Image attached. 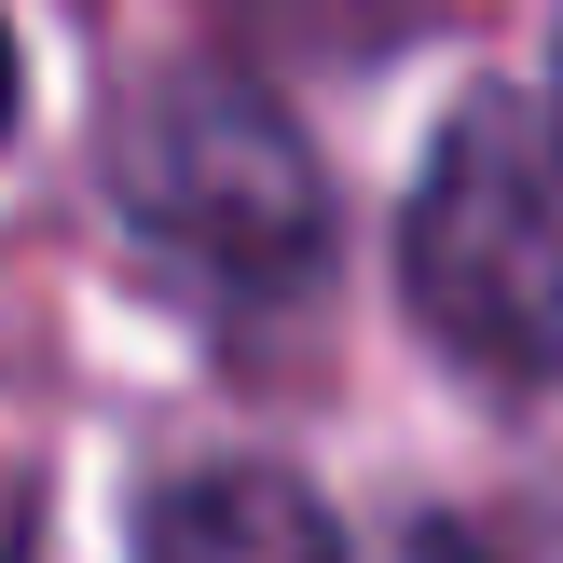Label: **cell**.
Segmentation results:
<instances>
[{"label":"cell","mask_w":563,"mask_h":563,"mask_svg":"<svg viewBox=\"0 0 563 563\" xmlns=\"http://www.w3.org/2000/svg\"><path fill=\"white\" fill-rule=\"evenodd\" d=\"M110 207L220 302H302L330 275V165L262 69L165 55L110 110Z\"/></svg>","instance_id":"6da1fadb"},{"label":"cell","mask_w":563,"mask_h":563,"mask_svg":"<svg viewBox=\"0 0 563 563\" xmlns=\"http://www.w3.org/2000/svg\"><path fill=\"white\" fill-rule=\"evenodd\" d=\"M399 302L482 385L563 372V137L537 97H467L427 137L399 207Z\"/></svg>","instance_id":"7a4b0ae2"},{"label":"cell","mask_w":563,"mask_h":563,"mask_svg":"<svg viewBox=\"0 0 563 563\" xmlns=\"http://www.w3.org/2000/svg\"><path fill=\"white\" fill-rule=\"evenodd\" d=\"M124 563H357V537H344V509H330L302 467L207 454V467H165V482L137 495Z\"/></svg>","instance_id":"3957f363"},{"label":"cell","mask_w":563,"mask_h":563,"mask_svg":"<svg viewBox=\"0 0 563 563\" xmlns=\"http://www.w3.org/2000/svg\"><path fill=\"white\" fill-rule=\"evenodd\" d=\"M399 563H509V550L467 537V522H412V550H399Z\"/></svg>","instance_id":"277c9868"},{"label":"cell","mask_w":563,"mask_h":563,"mask_svg":"<svg viewBox=\"0 0 563 563\" xmlns=\"http://www.w3.org/2000/svg\"><path fill=\"white\" fill-rule=\"evenodd\" d=\"M0 563H27V482L0 467Z\"/></svg>","instance_id":"5b68a950"},{"label":"cell","mask_w":563,"mask_h":563,"mask_svg":"<svg viewBox=\"0 0 563 563\" xmlns=\"http://www.w3.org/2000/svg\"><path fill=\"white\" fill-rule=\"evenodd\" d=\"M14 110H27V55H14V27H0V137H14Z\"/></svg>","instance_id":"8992f818"},{"label":"cell","mask_w":563,"mask_h":563,"mask_svg":"<svg viewBox=\"0 0 563 563\" xmlns=\"http://www.w3.org/2000/svg\"><path fill=\"white\" fill-rule=\"evenodd\" d=\"M550 137H563V82H550Z\"/></svg>","instance_id":"52a82bcc"}]
</instances>
